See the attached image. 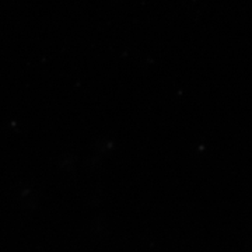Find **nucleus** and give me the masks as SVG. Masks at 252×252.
<instances>
[]
</instances>
